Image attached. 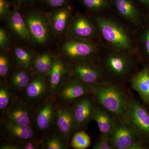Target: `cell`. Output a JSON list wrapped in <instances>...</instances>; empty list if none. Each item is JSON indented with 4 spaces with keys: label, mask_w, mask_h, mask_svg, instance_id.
<instances>
[{
    "label": "cell",
    "mask_w": 149,
    "mask_h": 149,
    "mask_svg": "<svg viewBox=\"0 0 149 149\" xmlns=\"http://www.w3.org/2000/svg\"><path fill=\"white\" fill-rule=\"evenodd\" d=\"M13 6V2L9 0H0V18L5 19L10 13V7Z\"/></svg>",
    "instance_id": "35"
},
{
    "label": "cell",
    "mask_w": 149,
    "mask_h": 149,
    "mask_svg": "<svg viewBox=\"0 0 149 149\" xmlns=\"http://www.w3.org/2000/svg\"><path fill=\"white\" fill-rule=\"evenodd\" d=\"M13 91L9 87L7 83L1 81L0 86V109L3 112L13 101Z\"/></svg>",
    "instance_id": "31"
},
{
    "label": "cell",
    "mask_w": 149,
    "mask_h": 149,
    "mask_svg": "<svg viewBox=\"0 0 149 149\" xmlns=\"http://www.w3.org/2000/svg\"><path fill=\"white\" fill-rule=\"evenodd\" d=\"M98 63L109 80L125 84L130 82L139 70L141 62L137 55L115 50L103 46Z\"/></svg>",
    "instance_id": "2"
},
{
    "label": "cell",
    "mask_w": 149,
    "mask_h": 149,
    "mask_svg": "<svg viewBox=\"0 0 149 149\" xmlns=\"http://www.w3.org/2000/svg\"><path fill=\"white\" fill-rule=\"evenodd\" d=\"M137 56L141 63L149 66V19L146 17L143 25L138 30Z\"/></svg>",
    "instance_id": "23"
},
{
    "label": "cell",
    "mask_w": 149,
    "mask_h": 149,
    "mask_svg": "<svg viewBox=\"0 0 149 149\" xmlns=\"http://www.w3.org/2000/svg\"><path fill=\"white\" fill-rule=\"evenodd\" d=\"M116 118L97 103L93 120L97 123L100 134L110 137L114 129Z\"/></svg>",
    "instance_id": "22"
},
{
    "label": "cell",
    "mask_w": 149,
    "mask_h": 149,
    "mask_svg": "<svg viewBox=\"0 0 149 149\" xmlns=\"http://www.w3.org/2000/svg\"><path fill=\"white\" fill-rule=\"evenodd\" d=\"M65 37L101 42L98 30L88 13H74Z\"/></svg>",
    "instance_id": "7"
},
{
    "label": "cell",
    "mask_w": 149,
    "mask_h": 149,
    "mask_svg": "<svg viewBox=\"0 0 149 149\" xmlns=\"http://www.w3.org/2000/svg\"><path fill=\"white\" fill-rule=\"evenodd\" d=\"M25 101L30 105L39 103L51 95L49 78L45 75L34 73L24 91Z\"/></svg>",
    "instance_id": "15"
},
{
    "label": "cell",
    "mask_w": 149,
    "mask_h": 149,
    "mask_svg": "<svg viewBox=\"0 0 149 149\" xmlns=\"http://www.w3.org/2000/svg\"><path fill=\"white\" fill-rule=\"evenodd\" d=\"M55 125L58 133L70 142L73 134L77 131L72 104L58 102Z\"/></svg>",
    "instance_id": "12"
},
{
    "label": "cell",
    "mask_w": 149,
    "mask_h": 149,
    "mask_svg": "<svg viewBox=\"0 0 149 149\" xmlns=\"http://www.w3.org/2000/svg\"><path fill=\"white\" fill-rule=\"evenodd\" d=\"M33 6L27 8L22 12L29 27L30 42L45 45L52 40L53 35L47 13Z\"/></svg>",
    "instance_id": "5"
},
{
    "label": "cell",
    "mask_w": 149,
    "mask_h": 149,
    "mask_svg": "<svg viewBox=\"0 0 149 149\" xmlns=\"http://www.w3.org/2000/svg\"><path fill=\"white\" fill-rule=\"evenodd\" d=\"M41 141H38L36 139H33L29 141L22 143V149H37L40 148V146H42Z\"/></svg>",
    "instance_id": "36"
},
{
    "label": "cell",
    "mask_w": 149,
    "mask_h": 149,
    "mask_svg": "<svg viewBox=\"0 0 149 149\" xmlns=\"http://www.w3.org/2000/svg\"><path fill=\"white\" fill-rule=\"evenodd\" d=\"M1 149H22V145L20 143L8 141L1 144Z\"/></svg>",
    "instance_id": "38"
},
{
    "label": "cell",
    "mask_w": 149,
    "mask_h": 149,
    "mask_svg": "<svg viewBox=\"0 0 149 149\" xmlns=\"http://www.w3.org/2000/svg\"><path fill=\"white\" fill-rule=\"evenodd\" d=\"M11 45L10 37L8 32L3 27L0 28V49L1 51H10Z\"/></svg>",
    "instance_id": "34"
},
{
    "label": "cell",
    "mask_w": 149,
    "mask_h": 149,
    "mask_svg": "<svg viewBox=\"0 0 149 149\" xmlns=\"http://www.w3.org/2000/svg\"><path fill=\"white\" fill-rule=\"evenodd\" d=\"M31 70L17 68L13 70L8 80L9 87L14 92H23L33 77Z\"/></svg>",
    "instance_id": "24"
},
{
    "label": "cell",
    "mask_w": 149,
    "mask_h": 149,
    "mask_svg": "<svg viewBox=\"0 0 149 149\" xmlns=\"http://www.w3.org/2000/svg\"><path fill=\"white\" fill-rule=\"evenodd\" d=\"M70 142L58 133L50 136L42 142V148L66 149L69 148Z\"/></svg>",
    "instance_id": "28"
},
{
    "label": "cell",
    "mask_w": 149,
    "mask_h": 149,
    "mask_svg": "<svg viewBox=\"0 0 149 149\" xmlns=\"http://www.w3.org/2000/svg\"><path fill=\"white\" fill-rule=\"evenodd\" d=\"M77 131L85 130L93 120L97 102L92 94L85 95L72 104Z\"/></svg>",
    "instance_id": "11"
},
{
    "label": "cell",
    "mask_w": 149,
    "mask_h": 149,
    "mask_svg": "<svg viewBox=\"0 0 149 149\" xmlns=\"http://www.w3.org/2000/svg\"><path fill=\"white\" fill-rule=\"evenodd\" d=\"M103 47L101 42L65 37L60 48V55L68 63L98 61Z\"/></svg>",
    "instance_id": "4"
},
{
    "label": "cell",
    "mask_w": 149,
    "mask_h": 149,
    "mask_svg": "<svg viewBox=\"0 0 149 149\" xmlns=\"http://www.w3.org/2000/svg\"><path fill=\"white\" fill-rule=\"evenodd\" d=\"M13 8L6 18L7 25L12 33L22 41L30 42L29 27L21 9L13 6Z\"/></svg>",
    "instance_id": "18"
},
{
    "label": "cell",
    "mask_w": 149,
    "mask_h": 149,
    "mask_svg": "<svg viewBox=\"0 0 149 149\" xmlns=\"http://www.w3.org/2000/svg\"><path fill=\"white\" fill-rule=\"evenodd\" d=\"M91 85L92 95L97 103L115 117L121 118L125 113L130 93L125 84L108 81Z\"/></svg>",
    "instance_id": "3"
},
{
    "label": "cell",
    "mask_w": 149,
    "mask_h": 149,
    "mask_svg": "<svg viewBox=\"0 0 149 149\" xmlns=\"http://www.w3.org/2000/svg\"><path fill=\"white\" fill-rule=\"evenodd\" d=\"M69 75V67L67 62L60 55L56 56L48 77L51 95H54Z\"/></svg>",
    "instance_id": "19"
},
{
    "label": "cell",
    "mask_w": 149,
    "mask_h": 149,
    "mask_svg": "<svg viewBox=\"0 0 149 149\" xmlns=\"http://www.w3.org/2000/svg\"><path fill=\"white\" fill-rule=\"evenodd\" d=\"M37 0H13V6L22 9V8L29 7L34 6Z\"/></svg>",
    "instance_id": "37"
},
{
    "label": "cell",
    "mask_w": 149,
    "mask_h": 149,
    "mask_svg": "<svg viewBox=\"0 0 149 149\" xmlns=\"http://www.w3.org/2000/svg\"><path fill=\"white\" fill-rule=\"evenodd\" d=\"M122 118L136 131L147 149H149V111L131 93Z\"/></svg>",
    "instance_id": "6"
},
{
    "label": "cell",
    "mask_w": 149,
    "mask_h": 149,
    "mask_svg": "<svg viewBox=\"0 0 149 149\" xmlns=\"http://www.w3.org/2000/svg\"><path fill=\"white\" fill-rule=\"evenodd\" d=\"M90 15L98 30L104 47L137 55L138 29L111 11Z\"/></svg>",
    "instance_id": "1"
},
{
    "label": "cell",
    "mask_w": 149,
    "mask_h": 149,
    "mask_svg": "<svg viewBox=\"0 0 149 149\" xmlns=\"http://www.w3.org/2000/svg\"><path fill=\"white\" fill-rule=\"evenodd\" d=\"M93 149H113L109 136L100 134L92 146Z\"/></svg>",
    "instance_id": "33"
},
{
    "label": "cell",
    "mask_w": 149,
    "mask_h": 149,
    "mask_svg": "<svg viewBox=\"0 0 149 149\" xmlns=\"http://www.w3.org/2000/svg\"><path fill=\"white\" fill-rule=\"evenodd\" d=\"M14 58L17 68L31 70L32 63L36 54L27 48L15 46L13 48Z\"/></svg>",
    "instance_id": "26"
},
{
    "label": "cell",
    "mask_w": 149,
    "mask_h": 149,
    "mask_svg": "<svg viewBox=\"0 0 149 149\" xmlns=\"http://www.w3.org/2000/svg\"><path fill=\"white\" fill-rule=\"evenodd\" d=\"M38 1V0H37ZM40 3L46 8L54 10L71 4L72 0H39Z\"/></svg>",
    "instance_id": "32"
},
{
    "label": "cell",
    "mask_w": 149,
    "mask_h": 149,
    "mask_svg": "<svg viewBox=\"0 0 149 149\" xmlns=\"http://www.w3.org/2000/svg\"><path fill=\"white\" fill-rule=\"evenodd\" d=\"M68 64L70 75L89 85L101 84L110 81L98 61H89Z\"/></svg>",
    "instance_id": "8"
},
{
    "label": "cell",
    "mask_w": 149,
    "mask_h": 149,
    "mask_svg": "<svg viewBox=\"0 0 149 149\" xmlns=\"http://www.w3.org/2000/svg\"><path fill=\"white\" fill-rule=\"evenodd\" d=\"M3 124L4 134L9 141L22 143L35 139L32 125H18L5 120Z\"/></svg>",
    "instance_id": "20"
},
{
    "label": "cell",
    "mask_w": 149,
    "mask_h": 149,
    "mask_svg": "<svg viewBox=\"0 0 149 149\" xmlns=\"http://www.w3.org/2000/svg\"><path fill=\"white\" fill-rule=\"evenodd\" d=\"M90 14H99L111 11L112 0H78Z\"/></svg>",
    "instance_id": "27"
},
{
    "label": "cell",
    "mask_w": 149,
    "mask_h": 149,
    "mask_svg": "<svg viewBox=\"0 0 149 149\" xmlns=\"http://www.w3.org/2000/svg\"><path fill=\"white\" fill-rule=\"evenodd\" d=\"M55 56L49 51L36 54L32 62L31 70L35 74H44L48 77Z\"/></svg>",
    "instance_id": "25"
},
{
    "label": "cell",
    "mask_w": 149,
    "mask_h": 149,
    "mask_svg": "<svg viewBox=\"0 0 149 149\" xmlns=\"http://www.w3.org/2000/svg\"><path fill=\"white\" fill-rule=\"evenodd\" d=\"M3 113L5 121L24 125H32L33 123L31 106L23 100L14 99Z\"/></svg>",
    "instance_id": "16"
},
{
    "label": "cell",
    "mask_w": 149,
    "mask_h": 149,
    "mask_svg": "<svg viewBox=\"0 0 149 149\" xmlns=\"http://www.w3.org/2000/svg\"><path fill=\"white\" fill-rule=\"evenodd\" d=\"M91 137L85 130L76 131L70 141V146L74 149H86L91 146Z\"/></svg>",
    "instance_id": "30"
},
{
    "label": "cell",
    "mask_w": 149,
    "mask_h": 149,
    "mask_svg": "<svg viewBox=\"0 0 149 149\" xmlns=\"http://www.w3.org/2000/svg\"><path fill=\"white\" fill-rule=\"evenodd\" d=\"M116 13L136 29H141L145 23L146 17L134 0H112Z\"/></svg>",
    "instance_id": "13"
},
{
    "label": "cell",
    "mask_w": 149,
    "mask_h": 149,
    "mask_svg": "<svg viewBox=\"0 0 149 149\" xmlns=\"http://www.w3.org/2000/svg\"><path fill=\"white\" fill-rule=\"evenodd\" d=\"M12 57L9 51H1L0 54V76L2 81L7 83L11 72Z\"/></svg>",
    "instance_id": "29"
},
{
    "label": "cell",
    "mask_w": 149,
    "mask_h": 149,
    "mask_svg": "<svg viewBox=\"0 0 149 149\" xmlns=\"http://www.w3.org/2000/svg\"><path fill=\"white\" fill-rule=\"evenodd\" d=\"M92 94L91 85L70 75L53 96L57 102L72 104L79 98Z\"/></svg>",
    "instance_id": "9"
},
{
    "label": "cell",
    "mask_w": 149,
    "mask_h": 149,
    "mask_svg": "<svg viewBox=\"0 0 149 149\" xmlns=\"http://www.w3.org/2000/svg\"><path fill=\"white\" fill-rule=\"evenodd\" d=\"M110 138L113 149H129L134 142L141 141L136 131L122 117L116 118Z\"/></svg>",
    "instance_id": "14"
},
{
    "label": "cell",
    "mask_w": 149,
    "mask_h": 149,
    "mask_svg": "<svg viewBox=\"0 0 149 149\" xmlns=\"http://www.w3.org/2000/svg\"><path fill=\"white\" fill-rule=\"evenodd\" d=\"M139 3L147 8H149V0H136Z\"/></svg>",
    "instance_id": "39"
},
{
    "label": "cell",
    "mask_w": 149,
    "mask_h": 149,
    "mask_svg": "<svg viewBox=\"0 0 149 149\" xmlns=\"http://www.w3.org/2000/svg\"><path fill=\"white\" fill-rule=\"evenodd\" d=\"M130 87L136 91L141 100L149 105V66L143 65L130 80Z\"/></svg>",
    "instance_id": "21"
},
{
    "label": "cell",
    "mask_w": 149,
    "mask_h": 149,
    "mask_svg": "<svg viewBox=\"0 0 149 149\" xmlns=\"http://www.w3.org/2000/svg\"><path fill=\"white\" fill-rule=\"evenodd\" d=\"M57 104L55 98L52 95L39 103L34 113L33 123L41 133H48L54 127Z\"/></svg>",
    "instance_id": "10"
},
{
    "label": "cell",
    "mask_w": 149,
    "mask_h": 149,
    "mask_svg": "<svg viewBox=\"0 0 149 149\" xmlns=\"http://www.w3.org/2000/svg\"><path fill=\"white\" fill-rule=\"evenodd\" d=\"M46 13L54 37H65L74 13L71 4Z\"/></svg>",
    "instance_id": "17"
}]
</instances>
